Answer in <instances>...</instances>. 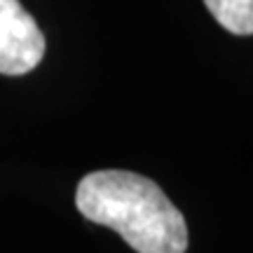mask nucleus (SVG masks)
I'll list each match as a JSON object with an SVG mask.
<instances>
[{
  "instance_id": "1",
  "label": "nucleus",
  "mask_w": 253,
  "mask_h": 253,
  "mask_svg": "<svg viewBox=\"0 0 253 253\" xmlns=\"http://www.w3.org/2000/svg\"><path fill=\"white\" fill-rule=\"evenodd\" d=\"M82 216L115 230L136 253H185L188 225L155 181L134 171L87 173L75 190Z\"/></svg>"
},
{
  "instance_id": "2",
  "label": "nucleus",
  "mask_w": 253,
  "mask_h": 253,
  "mask_svg": "<svg viewBox=\"0 0 253 253\" xmlns=\"http://www.w3.org/2000/svg\"><path fill=\"white\" fill-rule=\"evenodd\" d=\"M45 56V36L19 0H0V75H26Z\"/></svg>"
},
{
  "instance_id": "3",
  "label": "nucleus",
  "mask_w": 253,
  "mask_h": 253,
  "mask_svg": "<svg viewBox=\"0 0 253 253\" xmlns=\"http://www.w3.org/2000/svg\"><path fill=\"white\" fill-rule=\"evenodd\" d=\"M218 24L235 36L253 33V0H204Z\"/></svg>"
}]
</instances>
